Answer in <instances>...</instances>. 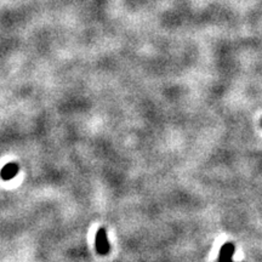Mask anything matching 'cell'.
I'll list each match as a JSON object with an SVG mask.
<instances>
[{
  "label": "cell",
  "mask_w": 262,
  "mask_h": 262,
  "mask_svg": "<svg viewBox=\"0 0 262 262\" xmlns=\"http://www.w3.org/2000/svg\"><path fill=\"white\" fill-rule=\"evenodd\" d=\"M95 249L97 254L107 255L111 251V244L107 237V231L104 228H98L95 235Z\"/></svg>",
  "instance_id": "obj_1"
},
{
  "label": "cell",
  "mask_w": 262,
  "mask_h": 262,
  "mask_svg": "<svg viewBox=\"0 0 262 262\" xmlns=\"http://www.w3.org/2000/svg\"><path fill=\"white\" fill-rule=\"evenodd\" d=\"M235 253V247L233 243L227 242L222 245L220 249V254H219L217 262H233V255Z\"/></svg>",
  "instance_id": "obj_2"
},
{
  "label": "cell",
  "mask_w": 262,
  "mask_h": 262,
  "mask_svg": "<svg viewBox=\"0 0 262 262\" xmlns=\"http://www.w3.org/2000/svg\"><path fill=\"white\" fill-rule=\"evenodd\" d=\"M19 171V165L17 163L12 162V163H8L6 165L3 166L2 171H0V178H2L4 181H10L14 178H16Z\"/></svg>",
  "instance_id": "obj_3"
},
{
  "label": "cell",
  "mask_w": 262,
  "mask_h": 262,
  "mask_svg": "<svg viewBox=\"0 0 262 262\" xmlns=\"http://www.w3.org/2000/svg\"><path fill=\"white\" fill-rule=\"evenodd\" d=\"M261 125H262V122H261Z\"/></svg>",
  "instance_id": "obj_4"
}]
</instances>
